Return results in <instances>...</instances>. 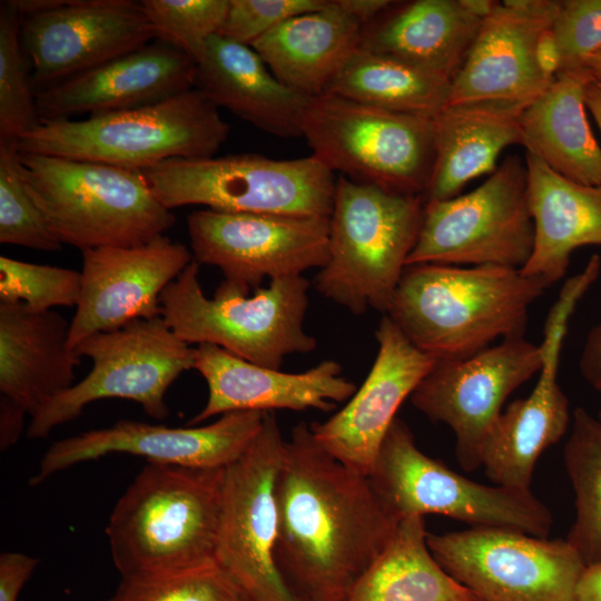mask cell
I'll list each match as a JSON object with an SVG mask.
<instances>
[{"label": "cell", "instance_id": "d6986e66", "mask_svg": "<svg viewBox=\"0 0 601 601\" xmlns=\"http://www.w3.org/2000/svg\"><path fill=\"white\" fill-rule=\"evenodd\" d=\"M155 39L141 1L66 0L23 17L20 40L35 93Z\"/></svg>", "mask_w": 601, "mask_h": 601}, {"label": "cell", "instance_id": "e575fe53", "mask_svg": "<svg viewBox=\"0 0 601 601\" xmlns=\"http://www.w3.org/2000/svg\"><path fill=\"white\" fill-rule=\"evenodd\" d=\"M21 20L10 0L0 2V139L17 141L41 124L20 40Z\"/></svg>", "mask_w": 601, "mask_h": 601}, {"label": "cell", "instance_id": "f35d334b", "mask_svg": "<svg viewBox=\"0 0 601 601\" xmlns=\"http://www.w3.org/2000/svg\"><path fill=\"white\" fill-rule=\"evenodd\" d=\"M81 272L0 257V303H21L36 312L78 305Z\"/></svg>", "mask_w": 601, "mask_h": 601}, {"label": "cell", "instance_id": "3957f363", "mask_svg": "<svg viewBox=\"0 0 601 601\" xmlns=\"http://www.w3.org/2000/svg\"><path fill=\"white\" fill-rule=\"evenodd\" d=\"M224 469L147 463L114 506L106 534L121 578L215 561Z\"/></svg>", "mask_w": 601, "mask_h": 601}, {"label": "cell", "instance_id": "9c48e42d", "mask_svg": "<svg viewBox=\"0 0 601 601\" xmlns=\"http://www.w3.org/2000/svg\"><path fill=\"white\" fill-rule=\"evenodd\" d=\"M376 495L397 521L436 514L471 528L495 526L548 538L553 516L531 490L486 485L424 454L407 424L396 417L367 475Z\"/></svg>", "mask_w": 601, "mask_h": 601}, {"label": "cell", "instance_id": "d6a6232c", "mask_svg": "<svg viewBox=\"0 0 601 601\" xmlns=\"http://www.w3.org/2000/svg\"><path fill=\"white\" fill-rule=\"evenodd\" d=\"M450 86L411 65L358 47L326 92L384 110L433 118L446 106Z\"/></svg>", "mask_w": 601, "mask_h": 601}, {"label": "cell", "instance_id": "30bf717a", "mask_svg": "<svg viewBox=\"0 0 601 601\" xmlns=\"http://www.w3.org/2000/svg\"><path fill=\"white\" fill-rule=\"evenodd\" d=\"M432 119L326 92L311 98L302 137L334 174L424 199L434 162Z\"/></svg>", "mask_w": 601, "mask_h": 601}, {"label": "cell", "instance_id": "836d02e7", "mask_svg": "<svg viewBox=\"0 0 601 601\" xmlns=\"http://www.w3.org/2000/svg\"><path fill=\"white\" fill-rule=\"evenodd\" d=\"M563 457L575 509L566 541L590 565L601 561V421L583 407L573 411Z\"/></svg>", "mask_w": 601, "mask_h": 601}, {"label": "cell", "instance_id": "8d00e7d4", "mask_svg": "<svg viewBox=\"0 0 601 601\" xmlns=\"http://www.w3.org/2000/svg\"><path fill=\"white\" fill-rule=\"evenodd\" d=\"M107 601H249L217 562L168 574L121 578Z\"/></svg>", "mask_w": 601, "mask_h": 601}, {"label": "cell", "instance_id": "f6af8a7d", "mask_svg": "<svg viewBox=\"0 0 601 601\" xmlns=\"http://www.w3.org/2000/svg\"><path fill=\"white\" fill-rule=\"evenodd\" d=\"M27 413L4 397H0V449L8 450L19 440Z\"/></svg>", "mask_w": 601, "mask_h": 601}, {"label": "cell", "instance_id": "8fae6325", "mask_svg": "<svg viewBox=\"0 0 601 601\" xmlns=\"http://www.w3.org/2000/svg\"><path fill=\"white\" fill-rule=\"evenodd\" d=\"M75 351L91 361L90 372L31 417L29 439L47 437L77 418L90 403L106 398L134 401L149 416L165 420L169 415L168 388L196 365V348L180 339L161 316L93 334Z\"/></svg>", "mask_w": 601, "mask_h": 601}, {"label": "cell", "instance_id": "7bdbcfd3", "mask_svg": "<svg viewBox=\"0 0 601 601\" xmlns=\"http://www.w3.org/2000/svg\"><path fill=\"white\" fill-rule=\"evenodd\" d=\"M579 368L588 384L601 394V322L587 336Z\"/></svg>", "mask_w": 601, "mask_h": 601}, {"label": "cell", "instance_id": "7a4b0ae2", "mask_svg": "<svg viewBox=\"0 0 601 601\" xmlns=\"http://www.w3.org/2000/svg\"><path fill=\"white\" fill-rule=\"evenodd\" d=\"M549 287L516 268L407 265L385 315L436 361L462 359L522 337L530 307Z\"/></svg>", "mask_w": 601, "mask_h": 601}, {"label": "cell", "instance_id": "603a6c76", "mask_svg": "<svg viewBox=\"0 0 601 601\" xmlns=\"http://www.w3.org/2000/svg\"><path fill=\"white\" fill-rule=\"evenodd\" d=\"M196 62L160 41L65 79L36 95L42 121L131 109L195 87Z\"/></svg>", "mask_w": 601, "mask_h": 601}, {"label": "cell", "instance_id": "2e32d148", "mask_svg": "<svg viewBox=\"0 0 601 601\" xmlns=\"http://www.w3.org/2000/svg\"><path fill=\"white\" fill-rule=\"evenodd\" d=\"M543 365L539 345L522 337L500 341L470 357L435 361L411 395L413 406L455 435L464 471L482 466L485 439L506 398Z\"/></svg>", "mask_w": 601, "mask_h": 601}, {"label": "cell", "instance_id": "e0dca14e", "mask_svg": "<svg viewBox=\"0 0 601 601\" xmlns=\"http://www.w3.org/2000/svg\"><path fill=\"white\" fill-rule=\"evenodd\" d=\"M597 278L592 267H584L564 283L544 324L543 365L534 388L500 413L485 439L482 466L496 485L530 490L538 459L569 427L570 403L558 383L561 351L570 318Z\"/></svg>", "mask_w": 601, "mask_h": 601}, {"label": "cell", "instance_id": "f1b7e54d", "mask_svg": "<svg viewBox=\"0 0 601 601\" xmlns=\"http://www.w3.org/2000/svg\"><path fill=\"white\" fill-rule=\"evenodd\" d=\"M482 22L461 0H414L364 26L358 47L452 82Z\"/></svg>", "mask_w": 601, "mask_h": 601}, {"label": "cell", "instance_id": "7402d4cb", "mask_svg": "<svg viewBox=\"0 0 601 601\" xmlns=\"http://www.w3.org/2000/svg\"><path fill=\"white\" fill-rule=\"evenodd\" d=\"M558 7L559 0L499 1L452 80L447 104H530L539 97L554 79L538 68L535 43L539 35L553 26Z\"/></svg>", "mask_w": 601, "mask_h": 601}, {"label": "cell", "instance_id": "83f0119b", "mask_svg": "<svg viewBox=\"0 0 601 601\" xmlns=\"http://www.w3.org/2000/svg\"><path fill=\"white\" fill-rule=\"evenodd\" d=\"M534 245L521 269L550 286L566 273L572 253L601 245V187L572 181L525 152Z\"/></svg>", "mask_w": 601, "mask_h": 601}, {"label": "cell", "instance_id": "4fadbf2b", "mask_svg": "<svg viewBox=\"0 0 601 601\" xmlns=\"http://www.w3.org/2000/svg\"><path fill=\"white\" fill-rule=\"evenodd\" d=\"M441 566L477 601H577L587 568L566 539L477 526L427 535Z\"/></svg>", "mask_w": 601, "mask_h": 601}, {"label": "cell", "instance_id": "8992f818", "mask_svg": "<svg viewBox=\"0 0 601 601\" xmlns=\"http://www.w3.org/2000/svg\"><path fill=\"white\" fill-rule=\"evenodd\" d=\"M20 160L29 193L62 245L134 246L175 224L140 170L24 152Z\"/></svg>", "mask_w": 601, "mask_h": 601}, {"label": "cell", "instance_id": "ba28073f", "mask_svg": "<svg viewBox=\"0 0 601 601\" xmlns=\"http://www.w3.org/2000/svg\"><path fill=\"white\" fill-rule=\"evenodd\" d=\"M168 209L200 205L226 213L329 217L335 174L317 157L258 154L173 158L140 170Z\"/></svg>", "mask_w": 601, "mask_h": 601}, {"label": "cell", "instance_id": "5b68a950", "mask_svg": "<svg viewBox=\"0 0 601 601\" xmlns=\"http://www.w3.org/2000/svg\"><path fill=\"white\" fill-rule=\"evenodd\" d=\"M229 125L193 88L161 101L97 114L82 120L42 121L18 141L20 152L142 170L173 158L216 156Z\"/></svg>", "mask_w": 601, "mask_h": 601}, {"label": "cell", "instance_id": "484cf974", "mask_svg": "<svg viewBox=\"0 0 601 601\" xmlns=\"http://www.w3.org/2000/svg\"><path fill=\"white\" fill-rule=\"evenodd\" d=\"M194 88L267 134L302 137L311 98L278 80L250 46L211 37L196 62Z\"/></svg>", "mask_w": 601, "mask_h": 601}, {"label": "cell", "instance_id": "bcb514c9", "mask_svg": "<svg viewBox=\"0 0 601 601\" xmlns=\"http://www.w3.org/2000/svg\"><path fill=\"white\" fill-rule=\"evenodd\" d=\"M336 2L363 26L371 23L395 3L390 0H336Z\"/></svg>", "mask_w": 601, "mask_h": 601}, {"label": "cell", "instance_id": "4dcf8cb0", "mask_svg": "<svg viewBox=\"0 0 601 601\" xmlns=\"http://www.w3.org/2000/svg\"><path fill=\"white\" fill-rule=\"evenodd\" d=\"M363 24L336 2L289 18L250 47L273 75L309 98L327 91L349 55L358 48Z\"/></svg>", "mask_w": 601, "mask_h": 601}, {"label": "cell", "instance_id": "6da1fadb", "mask_svg": "<svg viewBox=\"0 0 601 601\" xmlns=\"http://www.w3.org/2000/svg\"><path fill=\"white\" fill-rule=\"evenodd\" d=\"M275 494V559L302 601H345L400 523L368 476L326 452L305 422L285 441Z\"/></svg>", "mask_w": 601, "mask_h": 601}, {"label": "cell", "instance_id": "cb8c5ba5", "mask_svg": "<svg viewBox=\"0 0 601 601\" xmlns=\"http://www.w3.org/2000/svg\"><path fill=\"white\" fill-rule=\"evenodd\" d=\"M195 370L207 384L208 397L204 408L188 422L189 426L235 411L331 412L357 390L333 359L322 361L302 373H286L253 364L211 344L196 347Z\"/></svg>", "mask_w": 601, "mask_h": 601}, {"label": "cell", "instance_id": "4316f807", "mask_svg": "<svg viewBox=\"0 0 601 601\" xmlns=\"http://www.w3.org/2000/svg\"><path fill=\"white\" fill-rule=\"evenodd\" d=\"M529 104H447L433 117L434 162L424 203L460 195L471 180L493 174L511 145H522L521 116Z\"/></svg>", "mask_w": 601, "mask_h": 601}, {"label": "cell", "instance_id": "d4e9b609", "mask_svg": "<svg viewBox=\"0 0 601 601\" xmlns=\"http://www.w3.org/2000/svg\"><path fill=\"white\" fill-rule=\"evenodd\" d=\"M70 322L52 311L0 303V393L31 417L71 387L81 357L69 347Z\"/></svg>", "mask_w": 601, "mask_h": 601}, {"label": "cell", "instance_id": "9a60e30c", "mask_svg": "<svg viewBox=\"0 0 601 601\" xmlns=\"http://www.w3.org/2000/svg\"><path fill=\"white\" fill-rule=\"evenodd\" d=\"M187 229L194 260L247 293L265 279L321 269L329 257V217L207 208L188 215Z\"/></svg>", "mask_w": 601, "mask_h": 601}, {"label": "cell", "instance_id": "f546056e", "mask_svg": "<svg viewBox=\"0 0 601 601\" xmlns=\"http://www.w3.org/2000/svg\"><path fill=\"white\" fill-rule=\"evenodd\" d=\"M593 80L583 66L560 71L523 110L522 145L555 173L601 187V147L587 116L585 89Z\"/></svg>", "mask_w": 601, "mask_h": 601}, {"label": "cell", "instance_id": "681fc988", "mask_svg": "<svg viewBox=\"0 0 601 601\" xmlns=\"http://www.w3.org/2000/svg\"><path fill=\"white\" fill-rule=\"evenodd\" d=\"M585 106L601 132V81L592 80L585 89Z\"/></svg>", "mask_w": 601, "mask_h": 601}, {"label": "cell", "instance_id": "f5cc1de1", "mask_svg": "<svg viewBox=\"0 0 601 601\" xmlns=\"http://www.w3.org/2000/svg\"><path fill=\"white\" fill-rule=\"evenodd\" d=\"M598 418L601 421V405H600V408H599V412H598Z\"/></svg>", "mask_w": 601, "mask_h": 601}, {"label": "cell", "instance_id": "1f68e13d", "mask_svg": "<svg viewBox=\"0 0 601 601\" xmlns=\"http://www.w3.org/2000/svg\"><path fill=\"white\" fill-rule=\"evenodd\" d=\"M423 516L400 521L385 551L357 579L345 601H477L435 560Z\"/></svg>", "mask_w": 601, "mask_h": 601}, {"label": "cell", "instance_id": "ab89813d", "mask_svg": "<svg viewBox=\"0 0 601 601\" xmlns=\"http://www.w3.org/2000/svg\"><path fill=\"white\" fill-rule=\"evenodd\" d=\"M552 29L561 53L560 71L583 67L601 51V0H559Z\"/></svg>", "mask_w": 601, "mask_h": 601}, {"label": "cell", "instance_id": "c3c4849f", "mask_svg": "<svg viewBox=\"0 0 601 601\" xmlns=\"http://www.w3.org/2000/svg\"><path fill=\"white\" fill-rule=\"evenodd\" d=\"M20 16L28 17L60 7L66 0H10Z\"/></svg>", "mask_w": 601, "mask_h": 601}, {"label": "cell", "instance_id": "44dd1931", "mask_svg": "<svg viewBox=\"0 0 601 601\" xmlns=\"http://www.w3.org/2000/svg\"><path fill=\"white\" fill-rule=\"evenodd\" d=\"M375 338L377 354L362 386L332 417L309 424L326 452L364 475L370 474L400 406L436 361L414 346L385 314Z\"/></svg>", "mask_w": 601, "mask_h": 601}, {"label": "cell", "instance_id": "b9f144b4", "mask_svg": "<svg viewBox=\"0 0 601 601\" xmlns=\"http://www.w3.org/2000/svg\"><path fill=\"white\" fill-rule=\"evenodd\" d=\"M39 559L22 552L0 554V601H17L26 582L39 564Z\"/></svg>", "mask_w": 601, "mask_h": 601}, {"label": "cell", "instance_id": "7c38bea8", "mask_svg": "<svg viewBox=\"0 0 601 601\" xmlns=\"http://www.w3.org/2000/svg\"><path fill=\"white\" fill-rule=\"evenodd\" d=\"M534 245L524 158L506 157L479 187L424 203L407 265L501 266L522 269Z\"/></svg>", "mask_w": 601, "mask_h": 601}, {"label": "cell", "instance_id": "74e56055", "mask_svg": "<svg viewBox=\"0 0 601 601\" xmlns=\"http://www.w3.org/2000/svg\"><path fill=\"white\" fill-rule=\"evenodd\" d=\"M141 6L155 39L197 62L208 40L219 35L229 0H142Z\"/></svg>", "mask_w": 601, "mask_h": 601}, {"label": "cell", "instance_id": "277c9868", "mask_svg": "<svg viewBox=\"0 0 601 601\" xmlns=\"http://www.w3.org/2000/svg\"><path fill=\"white\" fill-rule=\"evenodd\" d=\"M193 260L161 293V317L184 342L216 345L253 364L279 370L286 356L317 346L305 331L309 282L302 276L272 279L249 293L223 280L211 298Z\"/></svg>", "mask_w": 601, "mask_h": 601}, {"label": "cell", "instance_id": "ac0fdd59", "mask_svg": "<svg viewBox=\"0 0 601 601\" xmlns=\"http://www.w3.org/2000/svg\"><path fill=\"white\" fill-rule=\"evenodd\" d=\"M266 412L235 411L204 426L166 425L120 420L52 443L30 485L80 463L108 454L142 456L148 463L197 469H224L236 461L258 434Z\"/></svg>", "mask_w": 601, "mask_h": 601}, {"label": "cell", "instance_id": "60d3db41", "mask_svg": "<svg viewBox=\"0 0 601 601\" xmlns=\"http://www.w3.org/2000/svg\"><path fill=\"white\" fill-rule=\"evenodd\" d=\"M329 0H229L219 36L252 46L283 21L324 9Z\"/></svg>", "mask_w": 601, "mask_h": 601}, {"label": "cell", "instance_id": "816d5d0a", "mask_svg": "<svg viewBox=\"0 0 601 601\" xmlns=\"http://www.w3.org/2000/svg\"><path fill=\"white\" fill-rule=\"evenodd\" d=\"M584 67L590 71L594 80L601 81V51L590 57Z\"/></svg>", "mask_w": 601, "mask_h": 601}, {"label": "cell", "instance_id": "52a82bcc", "mask_svg": "<svg viewBox=\"0 0 601 601\" xmlns=\"http://www.w3.org/2000/svg\"><path fill=\"white\" fill-rule=\"evenodd\" d=\"M421 196L394 194L337 176L329 257L316 290L352 314H386L423 221Z\"/></svg>", "mask_w": 601, "mask_h": 601}, {"label": "cell", "instance_id": "d590c367", "mask_svg": "<svg viewBox=\"0 0 601 601\" xmlns=\"http://www.w3.org/2000/svg\"><path fill=\"white\" fill-rule=\"evenodd\" d=\"M0 243L45 252L62 246L26 186L17 140L0 139Z\"/></svg>", "mask_w": 601, "mask_h": 601}, {"label": "cell", "instance_id": "f907efd6", "mask_svg": "<svg viewBox=\"0 0 601 601\" xmlns=\"http://www.w3.org/2000/svg\"><path fill=\"white\" fill-rule=\"evenodd\" d=\"M461 2L472 16L482 21L492 13L499 3L495 0H461Z\"/></svg>", "mask_w": 601, "mask_h": 601}, {"label": "cell", "instance_id": "ffe728a7", "mask_svg": "<svg viewBox=\"0 0 601 601\" xmlns=\"http://www.w3.org/2000/svg\"><path fill=\"white\" fill-rule=\"evenodd\" d=\"M81 293L70 322L69 347L87 337L161 316L160 296L194 260L183 244L161 235L134 246L81 252Z\"/></svg>", "mask_w": 601, "mask_h": 601}, {"label": "cell", "instance_id": "7dc6e473", "mask_svg": "<svg viewBox=\"0 0 601 601\" xmlns=\"http://www.w3.org/2000/svg\"><path fill=\"white\" fill-rule=\"evenodd\" d=\"M577 601H601V561L587 565L578 585Z\"/></svg>", "mask_w": 601, "mask_h": 601}, {"label": "cell", "instance_id": "ee69618b", "mask_svg": "<svg viewBox=\"0 0 601 601\" xmlns=\"http://www.w3.org/2000/svg\"><path fill=\"white\" fill-rule=\"evenodd\" d=\"M535 61L544 77L553 80L561 69V53L552 26L544 29L535 43Z\"/></svg>", "mask_w": 601, "mask_h": 601}, {"label": "cell", "instance_id": "5bb4252c", "mask_svg": "<svg viewBox=\"0 0 601 601\" xmlns=\"http://www.w3.org/2000/svg\"><path fill=\"white\" fill-rule=\"evenodd\" d=\"M285 441L274 412H266L254 441L225 467L215 561L249 601H302L275 559V487Z\"/></svg>", "mask_w": 601, "mask_h": 601}]
</instances>
